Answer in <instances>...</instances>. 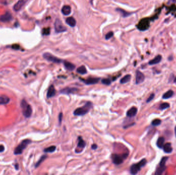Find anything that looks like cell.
Masks as SVG:
<instances>
[{"label": "cell", "instance_id": "obj_1", "mask_svg": "<svg viewBox=\"0 0 176 175\" xmlns=\"http://www.w3.org/2000/svg\"><path fill=\"white\" fill-rule=\"evenodd\" d=\"M93 104L91 102H87L83 106L79 107L74 110L73 113L75 116H82L86 115L91 109Z\"/></svg>", "mask_w": 176, "mask_h": 175}, {"label": "cell", "instance_id": "obj_2", "mask_svg": "<svg viewBox=\"0 0 176 175\" xmlns=\"http://www.w3.org/2000/svg\"><path fill=\"white\" fill-rule=\"evenodd\" d=\"M21 107L23 116L26 118H29L32 114L33 110L31 106L27 103V102L23 100L21 103Z\"/></svg>", "mask_w": 176, "mask_h": 175}, {"label": "cell", "instance_id": "obj_3", "mask_svg": "<svg viewBox=\"0 0 176 175\" xmlns=\"http://www.w3.org/2000/svg\"><path fill=\"white\" fill-rule=\"evenodd\" d=\"M147 160L145 159H143L139 162L136 164H134L130 167V173L132 175H135L141 170L142 167L146 164Z\"/></svg>", "mask_w": 176, "mask_h": 175}, {"label": "cell", "instance_id": "obj_4", "mask_svg": "<svg viewBox=\"0 0 176 175\" xmlns=\"http://www.w3.org/2000/svg\"><path fill=\"white\" fill-rule=\"evenodd\" d=\"M31 143L32 140H30V139H25L22 141L21 142V143L15 148V151H14V154L16 155H21L22 152H23L24 149H25L27 145H29V144Z\"/></svg>", "mask_w": 176, "mask_h": 175}, {"label": "cell", "instance_id": "obj_5", "mask_svg": "<svg viewBox=\"0 0 176 175\" xmlns=\"http://www.w3.org/2000/svg\"><path fill=\"white\" fill-rule=\"evenodd\" d=\"M128 156V153L124 154L123 155L113 154L112 155V160L114 164L116 165H119L123 162L124 160L126 159Z\"/></svg>", "mask_w": 176, "mask_h": 175}, {"label": "cell", "instance_id": "obj_6", "mask_svg": "<svg viewBox=\"0 0 176 175\" xmlns=\"http://www.w3.org/2000/svg\"><path fill=\"white\" fill-rule=\"evenodd\" d=\"M43 57L44 59H46L49 62H52L55 63H60L63 62L62 60L59 59L57 57L54 56L52 54L49 53V52H46L44 53L43 55Z\"/></svg>", "mask_w": 176, "mask_h": 175}, {"label": "cell", "instance_id": "obj_7", "mask_svg": "<svg viewBox=\"0 0 176 175\" xmlns=\"http://www.w3.org/2000/svg\"><path fill=\"white\" fill-rule=\"evenodd\" d=\"M55 29L56 31L58 33L65 32L67 30L66 27L63 25L62 22L59 19H56V20L55 21Z\"/></svg>", "mask_w": 176, "mask_h": 175}, {"label": "cell", "instance_id": "obj_8", "mask_svg": "<svg viewBox=\"0 0 176 175\" xmlns=\"http://www.w3.org/2000/svg\"><path fill=\"white\" fill-rule=\"evenodd\" d=\"M149 27V22L147 19H144L139 22L137 27L140 30H145Z\"/></svg>", "mask_w": 176, "mask_h": 175}, {"label": "cell", "instance_id": "obj_9", "mask_svg": "<svg viewBox=\"0 0 176 175\" xmlns=\"http://www.w3.org/2000/svg\"><path fill=\"white\" fill-rule=\"evenodd\" d=\"M78 89L75 87H66L60 90V93L69 94L77 92Z\"/></svg>", "mask_w": 176, "mask_h": 175}, {"label": "cell", "instance_id": "obj_10", "mask_svg": "<svg viewBox=\"0 0 176 175\" xmlns=\"http://www.w3.org/2000/svg\"><path fill=\"white\" fill-rule=\"evenodd\" d=\"M145 80L144 74L140 71L137 70L136 72V84H139L143 83Z\"/></svg>", "mask_w": 176, "mask_h": 175}, {"label": "cell", "instance_id": "obj_11", "mask_svg": "<svg viewBox=\"0 0 176 175\" xmlns=\"http://www.w3.org/2000/svg\"><path fill=\"white\" fill-rule=\"evenodd\" d=\"M99 78H89L88 79L85 80L83 82L86 85H92L96 84L99 81Z\"/></svg>", "mask_w": 176, "mask_h": 175}, {"label": "cell", "instance_id": "obj_12", "mask_svg": "<svg viewBox=\"0 0 176 175\" xmlns=\"http://www.w3.org/2000/svg\"><path fill=\"white\" fill-rule=\"evenodd\" d=\"M56 91L55 90V88L54 86V85H51L49 86V87L48 89V90H47V98H52V97H53L55 96L56 94Z\"/></svg>", "mask_w": 176, "mask_h": 175}, {"label": "cell", "instance_id": "obj_13", "mask_svg": "<svg viewBox=\"0 0 176 175\" xmlns=\"http://www.w3.org/2000/svg\"><path fill=\"white\" fill-rule=\"evenodd\" d=\"M138 112V109L136 107H132L128 110L127 112L126 115L129 118H132L135 117Z\"/></svg>", "mask_w": 176, "mask_h": 175}, {"label": "cell", "instance_id": "obj_14", "mask_svg": "<svg viewBox=\"0 0 176 175\" xmlns=\"http://www.w3.org/2000/svg\"><path fill=\"white\" fill-rule=\"evenodd\" d=\"M25 4L24 0H19L13 6V9L16 12H18L20 10L22 7L23 6V5Z\"/></svg>", "mask_w": 176, "mask_h": 175}, {"label": "cell", "instance_id": "obj_15", "mask_svg": "<svg viewBox=\"0 0 176 175\" xmlns=\"http://www.w3.org/2000/svg\"><path fill=\"white\" fill-rule=\"evenodd\" d=\"M12 19V16L9 12H6L4 15H2L0 17V20L3 22H7L10 21Z\"/></svg>", "mask_w": 176, "mask_h": 175}, {"label": "cell", "instance_id": "obj_16", "mask_svg": "<svg viewBox=\"0 0 176 175\" xmlns=\"http://www.w3.org/2000/svg\"><path fill=\"white\" fill-rule=\"evenodd\" d=\"M66 24L69 25L71 27H74L75 26L76 24V21L75 20V19L72 17V16H70V17H69L66 19Z\"/></svg>", "mask_w": 176, "mask_h": 175}, {"label": "cell", "instance_id": "obj_17", "mask_svg": "<svg viewBox=\"0 0 176 175\" xmlns=\"http://www.w3.org/2000/svg\"><path fill=\"white\" fill-rule=\"evenodd\" d=\"M162 60V56L160 55H158L156 56L154 59L150 60L149 62V64L150 65L157 64L160 63Z\"/></svg>", "mask_w": 176, "mask_h": 175}, {"label": "cell", "instance_id": "obj_18", "mask_svg": "<svg viewBox=\"0 0 176 175\" xmlns=\"http://www.w3.org/2000/svg\"><path fill=\"white\" fill-rule=\"evenodd\" d=\"M64 66L65 68L69 71L74 70L75 68V65H74L71 62H68V61H65L64 62Z\"/></svg>", "mask_w": 176, "mask_h": 175}, {"label": "cell", "instance_id": "obj_19", "mask_svg": "<svg viewBox=\"0 0 176 175\" xmlns=\"http://www.w3.org/2000/svg\"><path fill=\"white\" fill-rule=\"evenodd\" d=\"M61 12L65 16H68L71 12V8L69 5H65L61 9Z\"/></svg>", "mask_w": 176, "mask_h": 175}, {"label": "cell", "instance_id": "obj_20", "mask_svg": "<svg viewBox=\"0 0 176 175\" xmlns=\"http://www.w3.org/2000/svg\"><path fill=\"white\" fill-rule=\"evenodd\" d=\"M163 149L165 152L169 154L172 152V148L171 145V143H167L163 145Z\"/></svg>", "mask_w": 176, "mask_h": 175}, {"label": "cell", "instance_id": "obj_21", "mask_svg": "<svg viewBox=\"0 0 176 175\" xmlns=\"http://www.w3.org/2000/svg\"><path fill=\"white\" fill-rule=\"evenodd\" d=\"M86 145V142L83 140L81 137L78 138V143L77 144V148L83 149L85 148Z\"/></svg>", "mask_w": 176, "mask_h": 175}, {"label": "cell", "instance_id": "obj_22", "mask_svg": "<svg viewBox=\"0 0 176 175\" xmlns=\"http://www.w3.org/2000/svg\"><path fill=\"white\" fill-rule=\"evenodd\" d=\"M10 101V99L6 96L0 97V105L7 104Z\"/></svg>", "mask_w": 176, "mask_h": 175}, {"label": "cell", "instance_id": "obj_23", "mask_svg": "<svg viewBox=\"0 0 176 175\" xmlns=\"http://www.w3.org/2000/svg\"><path fill=\"white\" fill-rule=\"evenodd\" d=\"M131 76L130 74H127L124 77H123L120 80V83L121 84H125V83H127L128 82L130 81V80H131Z\"/></svg>", "mask_w": 176, "mask_h": 175}, {"label": "cell", "instance_id": "obj_24", "mask_svg": "<svg viewBox=\"0 0 176 175\" xmlns=\"http://www.w3.org/2000/svg\"><path fill=\"white\" fill-rule=\"evenodd\" d=\"M77 73L78 74H85L87 73V70L85 66H81L78 67L76 70Z\"/></svg>", "mask_w": 176, "mask_h": 175}, {"label": "cell", "instance_id": "obj_25", "mask_svg": "<svg viewBox=\"0 0 176 175\" xmlns=\"http://www.w3.org/2000/svg\"><path fill=\"white\" fill-rule=\"evenodd\" d=\"M174 94V91L172 90H169L168 91H167L166 93H165L163 96H162V98L164 99H169L173 96Z\"/></svg>", "mask_w": 176, "mask_h": 175}, {"label": "cell", "instance_id": "obj_26", "mask_svg": "<svg viewBox=\"0 0 176 175\" xmlns=\"http://www.w3.org/2000/svg\"><path fill=\"white\" fill-rule=\"evenodd\" d=\"M165 139L163 137H160L157 140V142H156V145L159 148H162L164 145Z\"/></svg>", "mask_w": 176, "mask_h": 175}, {"label": "cell", "instance_id": "obj_27", "mask_svg": "<svg viewBox=\"0 0 176 175\" xmlns=\"http://www.w3.org/2000/svg\"><path fill=\"white\" fill-rule=\"evenodd\" d=\"M47 155H43L42 156H41V157L40 158V159L38 161L37 163H36V165H35V167H36V168L38 167V166H39V165H40L42 163V162L44 161L46 159V158H47Z\"/></svg>", "mask_w": 176, "mask_h": 175}, {"label": "cell", "instance_id": "obj_28", "mask_svg": "<svg viewBox=\"0 0 176 175\" xmlns=\"http://www.w3.org/2000/svg\"><path fill=\"white\" fill-rule=\"evenodd\" d=\"M165 169H166L165 166H160L157 169H156V175H161L163 173V171L165 170Z\"/></svg>", "mask_w": 176, "mask_h": 175}, {"label": "cell", "instance_id": "obj_29", "mask_svg": "<svg viewBox=\"0 0 176 175\" xmlns=\"http://www.w3.org/2000/svg\"><path fill=\"white\" fill-rule=\"evenodd\" d=\"M116 11H117V12L121 13L122 16H124V17H127V16H129L131 15V13H130L129 12H126L125 10H123L122 9H116Z\"/></svg>", "mask_w": 176, "mask_h": 175}, {"label": "cell", "instance_id": "obj_30", "mask_svg": "<svg viewBox=\"0 0 176 175\" xmlns=\"http://www.w3.org/2000/svg\"><path fill=\"white\" fill-rule=\"evenodd\" d=\"M56 147L55 146H51L44 149V152H53L55 151Z\"/></svg>", "mask_w": 176, "mask_h": 175}, {"label": "cell", "instance_id": "obj_31", "mask_svg": "<svg viewBox=\"0 0 176 175\" xmlns=\"http://www.w3.org/2000/svg\"><path fill=\"white\" fill-rule=\"evenodd\" d=\"M169 107V104L167 103H163L161 104L160 106V107H159V109L161 110H163V109H165L166 108H168Z\"/></svg>", "mask_w": 176, "mask_h": 175}, {"label": "cell", "instance_id": "obj_32", "mask_svg": "<svg viewBox=\"0 0 176 175\" xmlns=\"http://www.w3.org/2000/svg\"><path fill=\"white\" fill-rule=\"evenodd\" d=\"M161 123V120L159 119H155L154 120H153L152 122V125L153 126H158Z\"/></svg>", "mask_w": 176, "mask_h": 175}, {"label": "cell", "instance_id": "obj_33", "mask_svg": "<svg viewBox=\"0 0 176 175\" xmlns=\"http://www.w3.org/2000/svg\"><path fill=\"white\" fill-rule=\"evenodd\" d=\"M101 82L103 84L106 85H109L111 83V81L109 79H102Z\"/></svg>", "mask_w": 176, "mask_h": 175}, {"label": "cell", "instance_id": "obj_34", "mask_svg": "<svg viewBox=\"0 0 176 175\" xmlns=\"http://www.w3.org/2000/svg\"><path fill=\"white\" fill-rule=\"evenodd\" d=\"M167 159H168V157H165L162 158V159H161V161L160 162V166H165V163L167 161Z\"/></svg>", "mask_w": 176, "mask_h": 175}, {"label": "cell", "instance_id": "obj_35", "mask_svg": "<svg viewBox=\"0 0 176 175\" xmlns=\"http://www.w3.org/2000/svg\"><path fill=\"white\" fill-rule=\"evenodd\" d=\"M113 32H112V31H110L109 32H108V34H106V35H105V39L106 40H109L110 39H111L112 37H113Z\"/></svg>", "mask_w": 176, "mask_h": 175}, {"label": "cell", "instance_id": "obj_36", "mask_svg": "<svg viewBox=\"0 0 176 175\" xmlns=\"http://www.w3.org/2000/svg\"><path fill=\"white\" fill-rule=\"evenodd\" d=\"M154 97H155V94L154 93H151L150 94V96L149 97V98L147 99V100H146V102L149 103V102L151 101L153 98H154Z\"/></svg>", "mask_w": 176, "mask_h": 175}, {"label": "cell", "instance_id": "obj_37", "mask_svg": "<svg viewBox=\"0 0 176 175\" xmlns=\"http://www.w3.org/2000/svg\"><path fill=\"white\" fill-rule=\"evenodd\" d=\"M12 48L15 50H18L20 49V45L18 44H13L12 46Z\"/></svg>", "mask_w": 176, "mask_h": 175}, {"label": "cell", "instance_id": "obj_38", "mask_svg": "<svg viewBox=\"0 0 176 175\" xmlns=\"http://www.w3.org/2000/svg\"><path fill=\"white\" fill-rule=\"evenodd\" d=\"M62 117H63V114L62 113H59V117H58V119H59V123L61 124V121H62Z\"/></svg>", "mask_w": 176, "mask_h": 175}, {"label": "cell", "instance_id": "obj_39", "mask_svg": "<svg viewBox=\"0 0 176 175\" xmlns=\"http://www.w3.org/2000/svg\"><path fill=\"white\" fill-rule=\"evenodd\" d=\"M5 150V148L3 145H0V152H3Z\"/></svg>", "mask_w": 176, "mask_h": 175}, {"label": "cell", "instance_id": "obj_40", "mask_svg": "<svg viewBox=\"0 0 176 175\" xmlns=\"http://www.w3.org/2000/svg\"><path fill=\"white\" fill-rule=\"evenodd\" d=\"M97 148V145H96V144H93V145H92V148L93 149L95 150V149H96Z\"/></svg>", "mask_w": 176, "mask_h": 175}, {"label": "cell", "instance_id": "obj_41", "mask_svg": "<svg viewBox=\"0 0 176 175\" xmlns=\"http://www.w3.org/2000/svg\"><path fill=\"white\" fill-rule=\"evenodd\" d=\"M176 2V0H168V3L171 4V3H175Z\"/></svg>", "mask_w": 176, "mask_h": 175}, {"label": "cell", "instance_id": "obj_42", "mask_svg": "<svg viewBox=\"0 0 176 175\" xmlns=\"http://www.w3.org/2000/svg\"><path fill=\"white\" fill-rule=\"evenodd\" d=\"M15 168H16V170H18V169H19V164L18 163H16V164L15 165Z\"/></svg>", "mask_w": 176, "mask_h": 175}, {"label": "cell", "instance_id": "obj_43", "mask_svg": "<svg viewBox=\"0 0 176 175\" xmlns=\"http://www.w3.org/2000/svg\"><path fill=\"white\" fill-rule=\"evenodd\" d=\"M175 136H176V126L175 127Z\"/></svg>", "mask_w": 176, "mask_h": 175}, {"label": "cell", "instance_id": "obj_44", "mask_svg": "<svg viewBox=\"0 0 176 175\" xmlns=\"http://www.w3.org/2000/svg\"><path fill=\"white\" fill-rule=\"evenodd\" d=\"M174 82L176 83V77L175 78V80H174Z\"/></svg>", "mask_w": 176, "mask_h": 175}]
</instances>
